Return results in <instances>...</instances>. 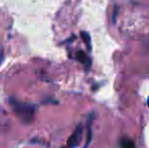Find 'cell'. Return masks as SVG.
<instances>
[{
    "label": "cell",
    "mask_w": 149,
    "mask_h": 148,
    "mask_svg": "<svg viewBox=\"0 0 149 148\" xmlns=\"http://www.w3.org/2000/svg\"><path fill=\"white\" fill-rule=\"evenodd\" d=\"M10 105H11L12 111L14 112L15 116L24 124H31L35 118L36 108L35 106L30 104L22 103V101H15V99H10Z\"/></svg>",
    "instance_id": "cell-1"
},
{
    "label": "cell",
    "mask_w": 149,
    "mask_h": 148,
    "mask_svg": "<svg viewBox=\"0 0 149 148\" xmlns=\"http://www.w3.org/2000/svg\"><path fill=\"white\" fill-rule=\"evenodd\" d=\"M82 131H83L82 126L78 125V126L76 127V129L74 130V132L69 137L68 141H67V144H66L67 148H74L80 143L81 137H82Z\"/></svg>",
    "instance_id": "cell-2"
},
{
    "label": "cell",
    "mask_w": 149,
    "mask_h": 148,
    "mask_svg": "<svg viewBox=\"0 0 149 148\" xmlns=\"http://www.w3.org/2000/svg\"><path fill=\"white\" fill-rule=\"evenodd\" d=\"M76 58L80 63H82L83 65H85L86 67H89L91 62H90V59L89 57L86 55V53L83 51H78L76 53Z\"/></svg>",
    "instance_id": "cell-3"
},
{
    "label": "cell",
    "mask_w": 149,
    "mask_h": 148,
    "mask_svg": "<svg viewBox=\"0 0 149 148\" xmlns=\"http://www.w3.org/2000/svg\"><path fill=\"white\" fill-rule=\"evenodd\" d=\"M120 144H121V148H135V143L129 138H123Z\"/></svg>",
    "instance_id": "cell-4"
},
{
    "label": "cell",
    "mask_w": 149,
    "mask_h": 148,
    "mask_svg": "<svg viewBox=\"0 0 149 148\" xmlns=\"http://www.w3.org/2000/svg\"><path fill=\"white\" fill-rule=\"evenodd\" d=\"M81 38H82L84 44L86 45L87 49L90 51V50H91V39H90L89 34L86 32H81Z\"/></svg>",
    "instance_id": "cell-5"
},
{
    "label": "cell",
    "mask_w": 149,
    "mask_h": 148,
    "mask_svg": "<svg viewBox=\"0 0 149 148\" xmlns=\"http://www.w3.org/2000/svg\"><path fill=\"white\" fill-rule=\"evenodd\" d=\"M92 137V129H91V119L88 120V127H87V137H86V143H85V148L89 145Z\"/></svg>",
    "instance_id": "cell-6"
},
{
    "label": "cell",
    "mask_w": 149,
    "mask_h": 148,
    "mask_svg": "<svg viewBox=\"0 0 149 148\" xmlns=\"http://www.w3.org/2000/svg\"><path fill=\"white\" fill-rule=\"evenodd\" d=\"M147 105H148V107H149V97H148V99H147Z\"/></svg>",
    "instance_id": "cell-7"
}]
</instances>
